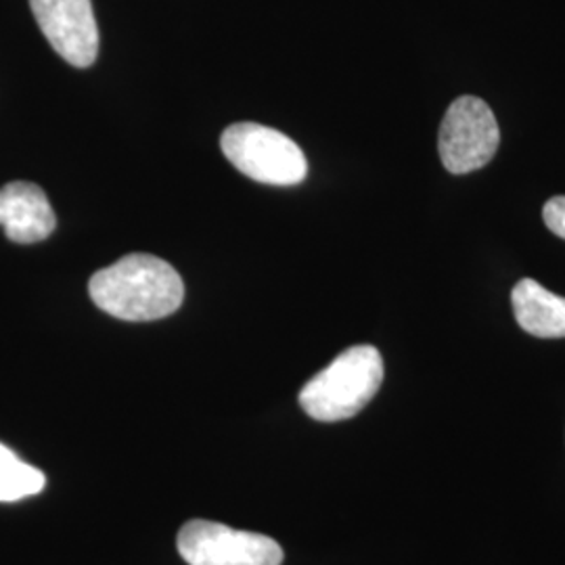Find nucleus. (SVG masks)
Here are the masks:
<instances>
[{
  "instance_id": "1",
  "label": "nucleus",
  "mask_w": 565,
  "mask_h": 565,
  "mask_svg": "<svg viewBox=\"0 0 565 565\" xmlns=\"http://www.w3.org/2000/svg\"><path fill=\"white\" fill-rule=\"evenodd\" d=\"M88 291L103 312L132 323L170 317L184 300L181 275L162 258L149 254L124 256L95 273Z\"/></svg>"
},
{
  "instance_id": "2",
  "label": "nucleus",
  "mask_w": 565,
  "mask_h": 565,
  "mask_svg": "<svg viewBox=\"0 0 565 565\" xmlns=\"http://www.w3.org/2000/svg\"><path fill=\"white\" fill-rule=\"evenodd\" d=\"M384 382V359L373 345H352L317 373L300 392L303 413L335 424L359 415Z\"/></svg>"
},
{
  "instance_id": "3",
  "label": "nucleus",
  "mask_w": 565,
  "mask_h": 565,
  "mask_svg": "<svg viewBox=\"0 0 565 565\" xmlns=\"http://www.w3.org/2000/svg\"><path fill=\"white\" fill-rule=\"evenodd\" d=\"M226 160L252 181L291 186L306 179L308 162L298 142L275 128L239 121L223 132Z\"/></svg>"
},
{
  "instance_id": "4",
  "label": "nucleus",
  "mask_w": 565,
  "mask_h": 565,
  "mask_svg": "<svg viewBox=\"0 0 565 565\" xmlns=\"http://www.w3.org/2000/svg\"><path fill=\"white\" fill-rule=\"evenodd\" d=\"M501 130L488 103L465 95L446 109L438 151L450 174H469L497 156Z\"/></svg>"
},
{
  "instance_id": "5",
  "label": "nucleus",
  "mask_w": 565,
  "mask_h": 565,
  "mask_svg": "<svg viewBox=\"0 0 565 565\" xmlns=\"http://www.w3.org/2000/svg\"><path fill=\"white\" fill-rule=\"evenodd\" d=\"M177 546L189 565H281L285 557L270 536L205 520L182 525Z\"/></svg>"
},
{
  "instance_id": "6",
  "label": "nucleus",
  "mask_w": 565,
  "mask_h": 565,
  "mask_svg": "<svg viewBox=\"0 0 565 565\" xmlns=\"http://www.w3.org/2000/svg\"><path fill=\"white\" fill-rule=\"evenodd\" d=\"M42 34L61 60L88 67L99 53V28L90 0H30Z\"/></svg>"
},
{
  "instance_id": "7",
  "label": "nucleus",
  "mask_w": 565,
  "mask_h": 565,
  "mask_svg": "<svg viewBox=\"0 0 565 565\" xmlns=\"http://www.w3.org/2000/svg\"><path fill=\"white\" fill-rule=\"evenodd\" d=\"M0 226L11 242L30 245L44 242L57 218L39 184L15 181L0 189Z\"/></svg>"
},
{
  "instance_id": "8",
  "label": "nucleus",
  "mask_w": 565,
  "mask_h": 565,
  "mask_svg": "<svg viewBox=\"0 0 565 565\" xmlns=\"http://www.w3.org/2000/svg\"><path fill=\"white\" fill-rule=\"evenodd\" d=\"M515 321L525 333L543 340L565 338V298L534 279H522L511 291Z\"/></svg>"
},
{
  "instance_id": "9",
  "label": "nucleus",
  "mask_w": 565,
  "mask_h": 565,
  "mask_svg": "<svg viewBox=\"0 0 565 565\" xmlns=\"http://www.w3.org/2000/svg\"><path fill=\"white\" fill-rule=\"evenodd\" d=\"M46 478L41 469L23 463L20 457L0 445V503H15L44 490Z\"/></svg>"
},
{
  "instance_id": "10",
  "label": "nucleus",
  "mask_w": 565,
  "mask_h": 565,
  "mask_svg": "<svg viewBox=\"0 0 565 565\" xmlns=\"http://www.w3.org/2000/svg\"><path fill=\"white\" fill-rule=\"evenodd\" d=\"M543 218L551 233L565 239V195H557L545 203Z\"/></svg>"
}]
</instances>
